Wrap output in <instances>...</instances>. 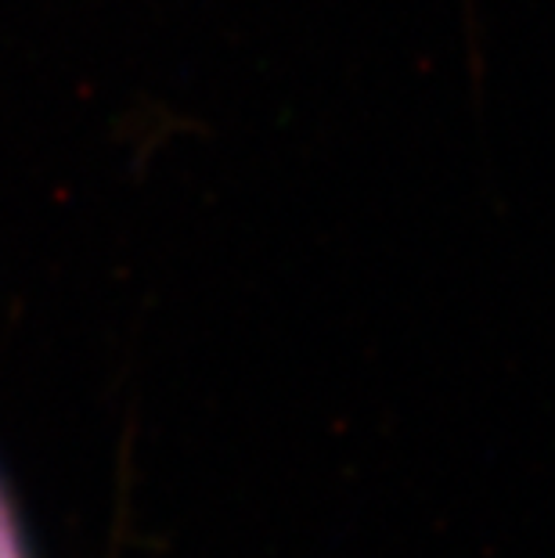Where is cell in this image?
Here are the masks:
<instances>
[{
  "label": "cell",
  "mask_w": 555,
  "mask_h": 558,
  "mask_svg": "<svg viewBox=\"0 0 555 558\" xmlns=\"http://www.w3.org/2000/svg\"><path fill=\"white\" fill-rule=\"evenodd\" d=\"M0 558H26V551H22V544H8V548H0Z\"/></svg>",
  "instance_id": "6da1fadb"
}]
</instances>
